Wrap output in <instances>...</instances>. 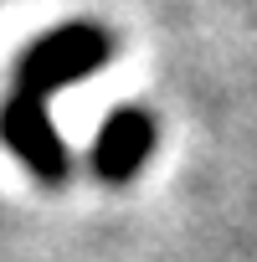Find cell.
I'll list each match as a JSON object with an SVG mask.
<instances>
[{
  "label": "cell",
  "mask_w": 257,
  "mask_h": 262,
  "mask_svg": "<svg viewBox=\"0 0 257 262\" xmlns=\"http://www.w3.org/2000/svg\"><path fill=\"white\" fill-rule=\"evenodd\" d=\"M149 144H155L149 118H144L139 108H123V113H113V118L103 123L98 149H93V165H98V175H103V180H128V175L144 165Z\"/></svg>",
  "instance_id": "7a4b0ae2"
},
{
  "label": "cell",
  "mask_w": 257,
  "mask_h": 262,
  "mask_svg": "<svg viewBox=\"0 0 257 262\" xmlns=\"http://www.w3.org/2000/svg\"><path fill=\"white\" fill-rule=\"evenodd\" d=\"M103 62H108V36L98 26H57L52 36L26 47V57L16 67V82H11V98L0 103V144L36 180L57 185L67 175V149H62L57 128L47 118L52 88L77 82V77L98 72Z\"/></svg>",
  "instance_id": "6da1fadb"
}]
</instances>
